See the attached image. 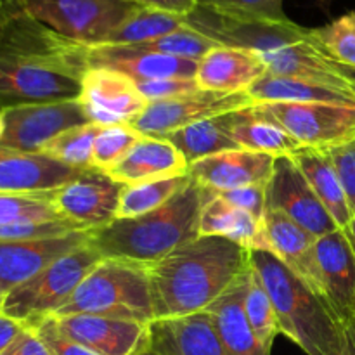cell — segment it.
Returning <instances> with one entry per match:
<instances>
[{
    "label": "cell",
    "instance_id": "obj_49",
    "mask_svg": "<svg viewBox=\"0 0 355 355\" xmlns=\"http://www.w3.org/2000/svg\"><path fill=\"white\" fill-rule=\"evenodd\" d=\"M10 14H12V10L7 9V7H3V6H0V31H2L3 24H6L7 19L10 17Z\"/></svg>",
    "mask_w": 355,
    "mask_h": 355
},
{
    "label": "cell",
    "instance_id": "obj_5",
    "mask_svg": "<svg viewBox=\"0 0 355 355\" xmlns=\"http://www.w3.org/2000/svg\"><path fill=\"white\" fill-rule=\"evenodd\" d=\"M250 266L259 272L269 293L279 333L307 355L342 354L345 324L318 291L269 250H250Z\"/></svg>",
    "mask_w": 355,
    "mask_h": 355
},
{
    "label": "cell",
    "instance_id": "obj_14",
    "mask_svg": "<svg viewBox=\"0 0 355 355\" xmlns=\"http://www.w3.org/2000/svg\"><path fill=\"white\" fill-rule=\"evenodd\" d=\"M78 103L90 123L101 127L132 123L149 104L134 80L107 68L87 69Z\"/></svg>",
    "mask_w": 355,
    "mask_h": 355
},
{
    "label": "cell",
    "instance_id": "obj_4",
    "mask_svg": "<svg viewBox=\"0 0 355 355\" xmlns=\"http://www.w3.org/2000/svg\"><path fill=\"white\" fill-rule=\"evenodd\" d=\"M203 203L205 187L191 180L186 189L158 210L90 229L89 243L103 259H127L151 266L200 238Z\"/></svg>",
    "mask_w": 355,
    "mask_h": 355
},
{
    "label": "cell",
    "instance_id": "obj_52",
    "mask_svg": "<svg viewBox=\"0 0 355 355\" xmlns=\"http://www.w3.org/2000/svg\"><path fill=\"white\" fill-rule=\"evenodd\" d=\"M3 132H6V121H3V113L2 110H0V139H2Z\"/></svg>",
    "mask_w": 355,
    "mask_h": 355
},
{
    "label": "cell",
    "instance_id": "obj_42",
    "mask_svg": "<svg viewBox=\"0 0 355 355\" xmlns=\"http://www.w3.org/2000/svg\"><path fill=\"white\" fill-rule=\"evenodd\" d=\"M33 329L52 355H97L62 333L54 315L40 321L37 326H33Z\"/></svg>",
    "mask_w": 355,
    "mask_h": 355
},
{
    "label": "cell",
    "instance_id": "obj_36",
    "mask_svg": "<svg viewBox=\"0 0 355 355\" xmlns=\"http://www.w3.org/2000/svg\"><path fill=\"white\" fill-rule=\"evenodd\" d=\"M312 33L333 61L355 73V10L324 26L312 28Z\"/></svg>",
    "mask_w": 355,
    "mask_h": 355
},
{
    "label": "cell",
    "instance_id": "obj_18",
    "mask_svg": "<svg viewBox=\"0 0 355 355\" xmlns=\"http://www.w3.org/2000/svg\"><path fill=\"white\" fill-rule=\"evenodd\" d=\"M318 238L288 215L266 208L262 218V248L269 250L290 270L321 295L314 246ZM322 297V295H321ZM324 298V297H322Z\"/></svg>",
    "mask_w": 355,
    "mask_h": 355
},
{
    "label": "cell",
    "instance_id": "obj_35",
    "mask_svg": "<svg viewBox=\"0 0 355 355\" xmlns=\"http://www.w3.org/2000/svg\"><path fill=\"white\" fill-rule=\"evenodd\" d=\"M218 45L220 44H217L215 40L208 38L207 35L200 33V31L193 30V28H189L186 24L180 30L172 31L168 35H163V37L155 38V40H149L137 45H127V47L200 62L211 49L218 47Z\"/></svg>",
    "mask_w": 355,
    "mask_h": 355
},
{
    "label": "cell",
    "instance_id": "obj_38",
    "mask_svg": "<svg viewBox=\"0 0 355 355\" xmlns=\"http://www.w3.org/2000/svg\"><path fill=\"white\" fill-rule=\"evenodd\" d=\"M30 218H64L54 207V191L35 194L0 193V224Z\"/></svg>",
    "mask_w": 355,
    "mask_h": 355
},
{
    "label": "cell",
    "instance_id": "obj_54",
    "mask_svg": "<svg viewBox=\"0 0 355 355\" xmlns=\"http://www.w3.org/2000/svg\"><path fill=\"white\" fill-rule=\"evenodd\" d=\"M0 305H2V302H0Z\"/></svg>",
    "mask_w": 355,
    "mask_h": 355
},
{
    "label": "cell",
    "instance_id": "obj_16",
    "mask_svg": "<svg viewBox=\"0 0 355 355\" xmlns=\"http://www.w3.org/2000/svg\"><path fill=\"white\" fill-rule=\"evenodd\" d=\"M321 295L336 318L347 324L355 318V250L343 229L318 238L314 246Z\"/></svg>",
    "mask_w": 355,
    "mask_h": 355
},
{
    "label": "cell",
    "instance_id": "obj_50",
    "mask_svg": "<svg viewBox=\"0 0 355 355\" xmlns=\"http://www.w3.org/2000/svg\"><path fill=\"white\" fill-rule=\"evenodd\" d=\"M343 231L347 232V236H349L350 243H352L354 250H355V217L352 218V222H350V225L347 229H343Z\"/></svg>",
    "mask_w": 355,
    "mask_h": 355
},
{
    "label": "cell",
    "instance_id": "obj_30",
    "mask_svg": "<svg viewBox=\"0 0 355 355\" xmlns=\"http://www.w3.org/2000/svg\"><path fill=\"white\" fill-rule=\"evenodd\" d=\"M255 104L263 103H328L355 106V96L331 87L297 78L263 75L248 89Z\"/></svg>",
    "mask_w": 355,
    "mask_h": 355
},
{
    "label": "cell",
    "instance_id": "obj_28",
    "mask_svg": "<svg viewBox=\"0 0 355 355\" xmlns=\"http://www.w3.org/2000/svg\"><path fill=\"white\" fill-rule=\"evenodd\" d=\"M232 123H234V111L187 125L179 130L170 132L162 139L172 142L184 156L187 165H193L208 156L241 149L236 144L232 135Z\"/></svg>",
    "mask_w": 355,
    "mask_h": 355
},
{
    "label": "cell",
    "instance_id": "obj_19",
    "mask_svg": "<svg viewBox=\"0 0 355 355\" xmlns=\"http://www.w3.org/2000/svg\"><path fill=\"white\" fill-rule=\"evenodd\" d=\"M274 162L276 158L266 153L234 149L193 163L189 165V175L214 193L246 186H266L272 175Z\"/></svg>",
    "mask_w": 355,
    "mask_h": 355
},
{
    "label": "cell",
    "instance_id": "obj_43",
    "mask_svg": "<svg viewBox=\"0 0 355 355\" xmlns=\"http://www.w3.org/2000/svg\"><path fill=\"white\" fill-rule=\"evenodd\" d=\"M329 158H331L333 166L338 173L342 186L345 189L347 201H349L352 218L355 217V139L331 149Z\"/></svg>",
    "mask_w": 355,
    "mask_h": 355
},
{
    "label": "cell",
    "instance_id": "obj_22",
    "mask_svg": "<svg viewBox=\"0 0 355 355\" xmlns=\"http://www.w3.org/2000/svg\"><path fill=\"white\" fill-rule=\"evenodd\" d=\"M125 187L189 175V165L179 149L162 137L144 135L120 163L107 170Z\"/></svg>",
    "mask_w": 355,
    "mask_h": 355
},
{
    "label": "cell",
    "instance_id": "obj_32",
    "mask_svg": "<svg viewBox=\"0 0 355 355\" xmlns=\"http://www.w3.org/2000/svg\"><path fill=\"white\" fill-rule=\"evenodd\" d=\"M191 180V175H186L125 187L118 205L116 218H135L158 210L180 191L186 189Z\"/></svg>",
    "mask_w": 355,
    "mask_h": 355
},
{
    "label": "cell",
    "instance_id": "obj_9",
    "mask_svg": "<svg viewBox=\"0 0 355 355\" xmlns=\"http://www.w3.org/2000/svg\"><path fill=\"white\" fill-rule=\"evenodd\" d=\"M302 148L331 151L355 139V106L328 103L255 104Z\"/></svg>",
    "mask_w": 355,
    "mask_h": 355
},
{
    "label": "cell",
    "instance_id": "obj_3",
    "mask_svg": "<svg viewBox=\"0 0 355 355\" xmlns=\"http://www.w3.org/2000/svg\"><path fill=\"white\" fill-rule=\"evenodd\" d=\"M149 267L155 321L205 312L250 267V250L200 236Z\"/></svg>",
    "mask_w": 355,
    "mask_h": 355
},
{
    "label": "cell",
    "instance_id": "obj_2",
    "mask_svg": "<svg viewBox=\"0 0 355 355\" xmlns=\"http://www.w3.org/2000/svg\"><path fill=\"white\" fill-rule=\"evenodd\" d=\"M186 24L220 45L252 51L267 75L297 78L355 96V73L333 61L309 28L288 21H239L198 6Z\"/></svg>",
    "mask_w": 355,
    "mask_h": 355
},
{
    "label": "cell",
    "instance_id": "obj_1",
    "mask_svg": "<svg viewBox=\"0 0 355 355\" xmlns=\"http://www.w3.org/2000/svg\"><path fill=\"white\" fill-rule=\"evenodd\" d=\"M87 51L14 9L0 31V110L78 99Z\"/></svg>",
    "mask_w": 355,
    "mask_h": 355
},
{
    "label": "cell",
    "instance_id": "obj_48",
    "mask_svg": "<svg viewBox=\"0 0 355 355\" xmlns=\"http://www.w3.org/2000/svg\"><path fill=\"white\" fill-rule=\"evenodd\" d=\"M340 355H355V318L345 324V343Z\"/></svg>",
    "mask_w": 355,
    "mask_h": 355
},
{
    "label": "cell",
    "instance_id": "obj_6",
    "mask_svg": "<svg viewBox=\"0 0 355 355\" xmlns=\"http://www.w3.org/2000/svg\"><path fill=\"white\" fill-rule=\"evenodd\" d=\"M75 314L155 322L149 267L127 259H103L54 318Z\"/></svg>",
    "mask_w": 355,
    "mask_h": 355
},
{
    "label": "cell",
    "instance_id": "obj_23",
    "mask_svg": "<svg viewBox=\"0 0 355 355\" xmlns=\"http://www.w3.org/2000/svg\"><path fill=\"white\" fill-rule=\"evenodd\" d=\"M267 73L266 66L252 51L218 45L198 62L196 82L210 92H246Z\"/></svg>",
    "mask_w": 355,
    "mask_h": 355
},
{
    "label": "cell",
    "instance_id": "obj_53",
    "mask_svg": "<svg viewBox=\"0 0 355 355\" xmlns=\"http://www.w3.org/2000/svg\"><path fill=\"white\" fill-rule=\"evenodd\" d=\"M139 355H162V354H158V352H155V350H153V349H149V350H146V352H142V354H139Z\"/></svg>",
    "mask_w": 355,
    "mask_h": 355
},
{
    "label": "cell",
    "instance_id": "obj_7",
    "mask_svg": "<svg viewBox=\"0 0 355 355\" xmlns=\"http://www.w3.org/2000/svg\"><path fill=\"white\" fill-rule=\"evenodd\" d=\"M101 260L103 255L90 243H85L9 291L2 298L0 312L26 328H33L55 315Z\"/></svg>",
    "mask_w": 355,
    "mask_h": 355
},
{
    "label": "cell",
    "instance_id": "obj_13",
    "mask_svg": "<svg viewBox=\"0 0 355 355\" xmlns=\"http://www.w3.org/2000/svg\"><path fill=\"white\" fill-rule=\"evenodd\" d=\"M123 189L110 173L92 166L54 191V207L64 218L97 229L116 220Z\"/></svg>",
    "mask_w": 355,
    "mask_h": 355
},
{
    "label": "cell",
    "instance_id": "obj_44",
    "mask_svg": "<svg viewBox=\"0 0 355 355\" xmlns=\"http://www.w3.org/2000/svg\"><path fill=\"white\" fill-rule=\"evenodd\" d=\"M266 186H246L215 194L231 203L232 207L250 214L255 220L262 222L263 214H266Z\"/></svg>",
    "mask_w": 355,
    "mask_h": 355
},
{
    "label": "cell",
    "instance_id": "obj_17",
    "mask_svg": "<svg viewBox=\"0 0 355 355\" xmlns=\"http://www.w3.org/2000/svg\"><path fill=\"white\" fill-rule=\"evenodd\" d=\"M89 234L90 231H75L52 238L0 243V302L55 260L89 243Z\"/></svg>",
    "mask_w": 355,
    "mask_h": 355
},
{
    "label": "cell",
    "instance_id": "obj_51",
    "mask_svg": "<svg viewBox=\"0 0 355 355\" xmlns=\"http://www.w3.org/2000/svg\"><path fill=\"white\" fill-rule=\"evenodd\" d=\"M21 2H23V0H0V6H3V7H7V9L14 10V9H17V6H19Z\"/></svg>",
    "mask_w": 355,
    "mask_h": 355
},
{
    "label": "cell",
    "instance_id": "obj_40",
    "mask_svg": "<svg viewBox=\"0 0 355 355\" xmlns=\"http://www.w3.org/2000/svg\"><path fill=\"white\" fill-rule=\"evenodd\" d=\"M75 231H90V229L69 218H30V220L0 224V243L52 238V236H64Z\"/></svg>",
    "mask_w": 355,
    "mask_h": 355
},
{
    "label": "cell",
    "instance_id": "obj_45",
    "mask_svg": "<svg viewBox=\"0 0 355 355\" xmlns=\"http://www.w3.org/2000/svg\"><path fill=\"white\" fill-rule=\"evenodd\" d=\"M2 355H52L33 328L24 326Z\"/></svg>",
    "mask_w": 355,
    "mask_h": 355
},
{
    "label": "cell",
    "instance_id": "obj_8",
    "mask_svg": "<svg viewBox=\"0 0 355 355\" xmlns=\"http://www.w3.org/2000/svg\"><path fill=\"white\" fill-rule=\"evenodd\" d=\"M23 12L87 47L106 44L139 6L132 0H23Z\"/></svg>",
    "mask_w": 355,
    "mask_h": 355
},
{
    "label": "cell",
    "instance_id": "obj_21",
    "mask_svg": "<svg viewBox=\"0 0 355 355\" xmlns=\"http://www.w3.org/2000/svg\"><path fill=\"white\" fill-rule=\"evenodd\" d=\"M89 68H107L134 82L163 78H196L198 62L139 51L127 45H97L87 51Z\"/></svg>",
    "mask_w": 355,
    "mask_h": 355
},
{
    "label": "cell",
    "instance_id": "obj_10",
    "mask_svg": "<svg viewBox=\"0 0 355 355\" xmlns=\"http://www.w3.org/2000/svg\"><path fill=\"white\" fill-rule=\"evenodd\" d=\"M253 99L246 92H210L198 90L194 94L168 101L149 103L148 107L132 121V127L149 137H165L166 134L218 114L231 113L253 106Z\"/></svg>",
    "mask_w": 355,
    "mask_h": 355
},
{
    "label": "cell",
    "instance_id": "obj_24",
    "mask_svg": "<svg viewBox=\"0 0 355 355\" xmlns=\"http://www.w3.org/2000/svg\"><path fill=\"white\" fill-rule=\"evenodd\" d=\"M151 349L162 355H229L207 312L151 322Z\"/></svg>",
    "mask_w": 355,
    "mask_h": 355
},
{
    "label": "cell",
    "instance_id": "obj_39",
    "mask_svg": "<svg viewBox=\"0 0 355 355\" xmlns=\"http://www.w3.org/2000/svg\"><path fill=\"white\" fill-rule=\"evenodd\" d=\"M203 9L239 21H288L283 0H196Z\"/></svg>",
    "mask_w": 355,
    "mask_h": 355
},
{
    "label": "cell",
    "instance_id": "obj_41",
    "mask_svg": "<svg viewBox=\"0 0 355 355\" xmlns=\"http://www.w3.org/2000/svg\"><path fill=\"white\" fill-rule=\"evenodd\" d=\"M137 89L141 90V94L148 103L175 99V97H182L187 96V94H194L201 90L196 78L149 80V82H139Z\"/></svg>",
    "mask_w": 355,
    "mask_h": 355
},
{
    "label": "cell",
    "instance_id": "obj_12",
    "mask_svg": "<svg viewBox=\"0 0 355 355\" xmlns=\"http://www.w3.org/2000/svg\"><path fill=\"white\" fill-rule=\"evenodd\" d=\"M266 208L288 215L315 238L340 229L291 156H279L274 162L266 186Z\"/></svg>",
    "mask_w": 355,
    "mask_h": 355
},
{
    "label": "cell",
    "instance_id": "obj_33",
    "mask_svg": "<svg viewBox=\"0 0 355 355\" xmlns=\"http://www.w3.org/2000/svg\"><path fill=\"white\" fill-rule=\"evenodd\" d=\"M243 309H245L250 326L260 343L267 350H272L274 340L279 335V326H277L276 312H274L269 293H267L259 272L252 266H250L248 276H246Z\"/></svg>",
    "mask_w": 355,
    "mask_h": 355
},
{
    "label": "cell",
    "instance_id": "obj_26",
    "mask_svg": "<svg viewBox=\"0 0 355 355\" xmlns=\"http://www.w3.org/2000/svg\"><path fill=\"white\" fill-rule=\"evenodd\" d=\"M291 158L302 170L305 179L309 180L312 191L321 200L322 207L328 210L335 224L340 229L349 227L350 222H352V211H350L342 180H340L331 158H329V153L302 148L297 153H293Z\"/></svg>",
    "mask_w": 355,
    "mask_h": 355
},
{
    "label": "cell",
    "instance_id": "obj_11",
    "mask_svg": "<svg viewBox=\"0 0 355 355\" xmlns=\"http://www.w3.org/2000/svg\"><path fill=\"white\" fill-rule=\"evenodd\" d=\"M2 113L6 132L0 146L24 153H40L49 141L62 132L90 123L78 99L7 107Z\"/></svg>",
    "mask_w": 355,
    "mask_h": 355
},
{
    "label": "cell",
    "instance_id": "obj_37",
    "mask_svg": "<svg viewBox=\"0 0 355 355\" xmlns=\"http://www.w3.org/2000/svg\"><path fill=\"white\" fill-rule=\"evenodd\" d=\"M142 137L144 135L135 130L130 123L103 127L94 142L92 166L107 172L120 163Z\"/></svg>",
    "mask_w": 355,
    "mask_h": 355
},
{
    "label": "cell",
    "instance_id": "obj_34",
    "mask_svg": "<svg viewBox=\"0 0 355 355\" xmlns=\"http://www.w3.org/2000/svg\"><path fill=\"white\" fill-rule=\"evenodd\" d=\"M101 125L85 123L62 132L58 137L49 141L40 153L71 166V168H92L94 142L101 132Z\"/></svg>",
    "mask_w": 355,
    "mask_h": 355
},
{
    "label": "cell",
    "instance_id": "obj_20",
    "mask_svg": "<svg viewBox=\"0 0 355 355\" xmlns=\"http://www.w3.org/2000/svg\"><path fill=\"white\" fill-rule=\"evenodd\" d=\"M82 172L44 153H24L0 146V193L35 194L55 191Z\"/></svg>",
    "mask_w": 355,
    "mask_h": 355
},
{
    "label": "cell",
    "instance_id": "obj_25",
    "mask_svg": "<svg viewBox=\"0 0 355 355\" xmlns=\"http://www.w3.org/2000/svg\"><path fill=\"white\" fill-rule=\"evenodd\" d=\"M246 276L248 270L205 312L210 315L229 355H270L253 333L243 309Z\"/></svg>",
    "mask_w": 355,
    "mask_h": 355
},
{
    "label": "cell",
    "instance_id": "obj_27",
    "mask_svg": "<svg viewBox=\"0 0 355 355\" xmlns=\"http://www.w3.org/2000/svg\"><path fill=\"white\" fill-rule=\"evenodd\" d=\"M200 236H218L246 250L262 248V222L232 207L205 187V203L200 215Z\"/></svg>",
    "mask_w": 355,
    "mask_h": 355
},
{
    "label": "cell",
    "instance_id": "obj_15",
    "mask_svg": "<svg viewBox=\"0 0 355 355\" xmlns=\"http://www.w3.org/2000/svg\"><path fill=\"white\" fill-rule=\"evenodd\" d=\"M55 321L62 333L97 355H139L151 349V324L90 314Z\"/></svg>",
    "mask_w": 355,
    "mask_h": 355
},
{
    "label": "cell",
    "instance_id": "obj_47",
    "mask_svg": "<svg viewBox=\"0 0 355 355\" xmlns=\"http://www.w3.org/2000/svg\"><path fill=\"white\" fill-rule=\"evenodd\" d=\"M23 328L24 326L21 322L14 321L12 318L0 312V355L10 345V342L19 335Z\"/></svg>",
    "mask_w": 355,
    "mask_h": 355
},
{
    "label": "cell",
    "instance_id": "obj_29",
    "mask_svg": "<svg viewBox=\"0 0 355 355\" xmlns=\"http://www.w3.org/2000/svg\"><path fill=\"white\" fill-rule=\"evenodd\" d=\"M232 135L241 149L266 153L274 158L291 156L302 149V146L279 123L263 114L255 104L234 111Z\"/></svg>",
    "mask_w": 355,
    "mask_h": 355
},
{
    "label": "cell",
    "instance_id": "obj_46",
    "mask_svg": "<svg viewBox=\"0 0 355 355\" xmlns=\"http://www.w3.org/2000/svg\"><path fill=\"white\" fill-rule=\"evenodd\" d=\"M132 2L146 9L163 10V12L179 14V16H189L198 7L196 0H132Z\"/></svg>",
    "mask_w": 355,
    "mask_h": 355
},
{
    "label": "cell",
    "instance_id": "obj_31",
    "mask_svg": "<svg viewBox=\"0 0 355 355\" xmlns=\"http://www.w3.org/2000/svg\"><path fill=\"white\" fill-rule=\"evenodd\" d=\"M186 26V16L139 7L104 45H137L168 35Z\"/></svg>",
    "mask_w": 355,
    "mask_h": 355
}]
</instances>
